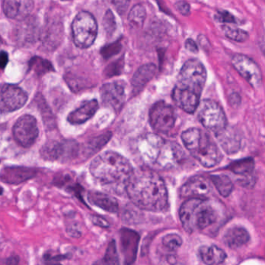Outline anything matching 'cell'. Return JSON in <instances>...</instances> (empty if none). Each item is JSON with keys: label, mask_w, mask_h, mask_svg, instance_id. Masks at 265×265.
Returning a JSON list of instances; mask_svg holds the SVG:
<instances>
[{"label": "cell", "mask_w": 265, "mask_h": 265, "mask_svg": "<svg viewBox=\"0 0 265 265\" xmlns=\"http://www.w3.org/2000/svg\"><path fill=\"white\" fill-rule=\"evenodd\" d=\"M34 6V3L31 0H6L3 9L9 18L24 21L32 12Z\"/></svg>", "instance_id": "ac0fdd59"}, {"label": "cell", "mask_w": 265, "mask_h": 265, "mask_svg": "<svg viewBox=\"0 0 265 265\" xmlns=\"http://www.w3.org/2000/svg\"><path fill=\"white\" fill-rule=\"evenodd\" d=\"M216 135H217L222 147L227 153H235L240 149V139L236 136L234 131L226 128L224 130L219 132Z\"/></svg>", "instance_id": "d4e9b609"}, {"label": "cell", "mask_w": 265, "mask_h": 265, "mask_svg": "<svg viewBox=\"0 0 265 265\" xmlns=\"http://www.w3.org/2000/svg\"><path fill=\"white\" fill-rule=\"evenodd\" d=\"M72 31L74 42L77 47L89 48L96 39L98 33V25L95 17L90 13L82 11L75 17Z\"/></svg>", "instance_id": "8992f818"}, {"label": "cell", "mask_w": 265, "mask_h": 265, "mask_svg": "<svg viewBox=\"0 0 265 265\" xmlns=\"http://www.w3.org/2000/svg\"><path fill=\"white\" fill-rule=\"evenodd\" d=\"M199 106V118L206 129L216 135L224 130L227 122L223 108L212 100H204Z\"/></svg>", "instance_id": "52a82bcc"}, {"label": "cell", "mask_w": 265, "mask_h": 265, "mask_svg": "<svg viewBox=\"0 0 265 265\" xmlns=\"http://www.w3.org/2000/svg\"><path fill=\"white\" fill-rule=\"evenodd\" d=\"M176 8L178 9V11L183 14V15H188L190 12V7L189 4L186 2H183V1H180V2L176 3L175 4Z\"/></svg>", "instance_id": "8d00e7d4"}, {"label": "cell", "mask_w": 265, "mask_h": 265, "mask_svg": "<svg viewBox=\"0 0 265 265\" xmlns=\"http://www.w3.org/2000/svg\"><path fill=\"white\" fill-rule=\"evenodd\" d=\"M4 194V188L0 186V196Z\"/></svg>", "instance_id": "b9f144b4"}, {"label": "cell", "mask_w": 265, "mask_h": 265, "mask_svg": "<svg viewBox=\"0 0 265 265\" xmlns=\"http://www.w3.org/2000/svg\"><path fill=\"white\" fill-rule=\"evenodd\" d=\"M206 78L207 72L202 62L197 59H190L181 68L175 87L201 97Z\"/></svg>", "instance_id": "5b68a950"}, {"label": "cell", "mask_w": 265, "mask_h": 265, "mask_svg": "<svg viewBox=\"0 0 265 265\" xmlns=\"http://www.w3.org/2000/svg\"><path fill=\"white\" fill-rule=\"evenodd\" d=\"M139 235L130 229L121 230V246L125 265H131L136 259Z\"/></svg>", "instance_id": "d6986e66"}, {"label": "cell", "mask_w": 265, "mask_h": 265, "mask_svg": "<svg viewBox=\"0 0 265 265\" xmlns=\"http://www.w3.org/2000/svg\"><path fill=\"white\" fill-rule=\"evenodd\" d=\"M250 234L246 229L239 226L230 228L223 236V242L228 247L237 249L248 243Z\"/></svg>", "instance_id": "7402d4cb"}, {"label": "cell", "mask_w": 265, "mask_h": 265, "mask_svg": "<svg viewBox=\"0 0 265 265\" xmlns=\"http://www.w3.org/2000/svg\"><path fill=\"white\" fill-rule=\"evenodd\" d=\"M37 175L34 168L26 166H6L0 170V182L8 185H21L28 182Z\"/></svg>", "instance_id": "2e32d148"}, {"label": "cell", "mask_w": 265, "mask_h": 265, "mask_svg": "<svg viewBox=\"0 0 265 265\" xmlns=\"http://www.w3.org/2000/svg\"><path fill=\"white\" fill-rule=\"evenodd\" d=\"M78 150V143L74 141H51L41 148V155L46 160H66L76 156Z\"/></svg>", "instance_id": "30bf717a"}, {"label": "cell", "mask_w": 265, "mask_h": 265, "mask_svg": "<svg viewBox=\"0 0 265 265\" xmlns=\"http://www.w3.org/2000/svg\"><path fill=\"white\" fill-rule=\"evenodd\" d=\"M262 51H263V54H264L265 55V42L264 44H263V48H262Z\"/></svg>", "instance_id": "7bdbcfd3"}, {"label": "cell", "mask_w": 265, "mask_h": 265, "mask_svg": "<svg viewBox=\"0 0 265 265\" xmlns=\"http://www.w3.org/2000/svg\"><path fill=\"white\" fill-rule=\"evenodd\" d=\"M126 190L131 202L140 209L158 212L169 207L166 185L155 171L143 169L134 172Z\"/></svg>", "instance_id": "6da1fadb"}, {"label": "cell", "mask_w": 265, "mask_h": 265, "mask_svg": "<svg viewBox=\"0 0 265 265\" xmlns=\"http://www.w3.org/2000/svg\"><path fill=\"white\" fill-rule=\"evenodd\" d=\"M99 108V104L96 100L86 101L78 109L72 111L68 116V122L72 125H81L94 116Z\"/></svg>", "instance_id": "ffe728a7"}, {"label": "cell", "mask_w": 265, "mask_h": 265, "mask_svg": "<svg viewBox=\"0 0 265 265\" xmlns=\"http://www.w3.org/2000/svg\"><path fill=\"white\" fill-rule=\"evenodd\" d=\"M19 264V257L17 256H11L5 259L1 265H18Z\"/></svg>", "instance_id": "ab89813d"}, {"label": "cell", "mask_w": 265, "mask_h": 265, "mask_svg": "<svg viewBox=\"0 0 265 265\" xmlns=\"http://www.w3.org/2000/svg\"><path fill=\"white\" fill-rule=\"evenodd\" d=\"M199 255L206 265H219L223 263L226 258L224 250L215 245L202 246L199 249Z\"/></svg>", "instance_id": "603a6c76"}, {"label": "cell", "mask_w": 265, "mask_h": 265, "mask_svg": "<svg viewBox=\"0 0 265 265\" xmlns=\"http://www.w3.org/2000/svg\"><path fill=\"white\" fill-rule=\"evenodd\" d=\"M9 62V55L7 52L0 51V69H4Z\"/></svg>", "instance_id": "f35d334b"}, {"label": "cell", "mask_w": 265, "mask_h": 265, "mask_svg": "<svg viewBox=\"0 0 265 265\" xmlns=\"http://www.w3.org/2000/svg\"><path fill=\"white\" fill-rule=\"evenodd\" d=\"M212 191L209 180L204 176H192L180 189V195L189 199H203Z\"/></svg>", "instance_id": "9a60e30c"}, {"label": "cell", "mask_w": 265, "mask_h": 265, "mask_svg": "<svg viewBox=\"0 0 265 265\" xmlns=\"http://www.w3.org/2000/svg\"><path fill=\"white\" fill-rule=\"evenodd\" d=\"M89 169L91 174L102 185H124L125 187L135 172L126 158L112 151L95 157Z\"/></svg>", "instance_id": "7a4b0ae2"}, {"label": "cell", "mask_w": 265, "mask_h": 265, "mask_svg": "<svg viewBox=\"0 0 265 265\" xmlns=\"http://www.w3.org/2000/svg\"><path fill=\"white\" fill-rule=\"evenodd\" d=\"M184 154V151L179 144L172 142H165L157 159L156 164L163 169L173 167L182 161Z\"/></svg>", "instance_id": "e0dca14e"}, {"label": "cell", "mask_w": 265, "mask_h": 265, "mask_svg": "<svg viewBox=\"0 0 265 265\" xmlns=\"http://www.w3.org/2000/svg\"><path fill=\"white\" fill-rule=\"evenodd\" d=\"M162 244L170 251H175L182 245V239L179 235L172 233L164 236Z\"/></svg>", "instance_id": "d6a6232c"}, {"label": "cell", "mask_w": 265, "mask_h": 265, "mask_svg": "<svg viewBox=\"0 0 265 265\" xmlns=\"http://www.w3.org/2000/svg\"><path fill=\"white\" fill-rule=\"evenodd\" d=\"M13 132L17 143L23 147H30L37 140L39 134L36 118L32 115H23L14 125Z\"/></svg>", "instance_id": "9c48e42d"}, {"label": "cell", "mask_w": 265, "mask_h": 265, "mask_svg": "<svg viewBox=\"0 0 265 265\" xmlns=\"http://www.w3.org/2000/svg\"><path fill=\"white\" fill-rule=\"evenodd\" d=\"M181 222L188 233L204 230L217 222L219 212L214 205L204 199H189L179 212Z\"/></svg>", "instance_id": "3957f363"}, {"label": "cell", "mask_w": 265, "mask_h": 265, "mask_svg": "<svg viewBox=\"0 0 265 265\" xmlns=\"http://www.w3.org/2000/svg\"><path fill=\"white\" fill-rule=\"evenodd\" d=\"M156 72L157 67L154 64H146L138 68L132 79L134 93L138 94L141 92L147 84L153 79Z\"/></svg>", "instance_id": "44dd1931"}, {"label": "cell", "mask_w": 265, "mask_h": 265, "mask_svg": "<svg viewBox=\"0 0 265 265\" xmlns=\"http://www.w3.org/2000/svg\"><path fill=\"white\" fill-rule=\"evenodd\" d=\"M172 265H182V264H176V263H175V264H172Z\"/></svg>", "instance_id": "ee69618b"}, {"label": "cell", "mask_w": 265, "mask_h": 265, "mask_svg": "<svg viewBox=\"0 0 265 265\" xmlns=\"http://www.w3.org/2000/svg\"><path fill=\"white\" fill-rule=\"evenodd\" d=\"M91 220L94 224L100 226V227L107 228L109 226L107 221L104 219L103 218L99 217V216H91Z\"/></svg>", "instance_id": "74e56055"}, {"label": "cell", "mask_w": 265, "mask_h": 265, "mask_svg": "<svg viewBox=\"0 0 265 265\" xmlns=\"http://www.w3.org/2000/svg\"><path fill=\"white\" fill-rule=\"evenodd\" d=\"M88 199L92 205L109 212H116L119 209L117 201L113 197L100 193L90 192L88 193Z\"/></svg>", "instance_id": "cb8c5ba5"}, {"label": "cell", "mask_w": 265, "mask_h": 265, "mask_svg": "<svg viewBox=\"0 0 265 265\" xmlns=\"http://www.w3.org/2000/svg\"><path fill=\"white\" fill-rule=\"evenodd\" d=\"M165 141L162 137L154 133H148L140 138L138 142V150L140 156L146 163H156Z\"/></svg>", "instance_id": "4fadbf2b"}, {"label": "cell", "mask_w": 265, "mask_h": 265, "mask_svg": "<svg viewBox=\"0 0 265 265\" xmlns=\"http://www.w3.org/2000/svg\"><path fill=\"white\" fill-rule=\"evenodd\" d=\"M94 265H120L116 242L114 240L110 242L106 249L105 256L100 260H97Z\"/></svg>", "instance_id": "f546056e"}, {"label": "cell", "mask_w": 265, "mask_h": 265, "mask_svg": "<svg viewBox=\"0 0 265 265\" xmlns=\"http://www.w3.org/2000/svg\"><path fill=\"white\" fill-rule=\"evenodd\" d=\"M146 18V10L143 6L138 4L132 7L129 16H128V22L131 28L138 29L143 26Z\"/></svg>", "instance_id": "83f0119b"}, {"label": "cell", "mask_w": 265, "mask_h": 265, "mask_svg": "<svg viewBox=\"0 0 265 265\" xmlns=\"http://www.w3.org/2000/svg\"><path fill=\"white\" fill-rule=\"evenodd\" d=\"M121 49V45L119 42H115L112 45H106L101 49V53L105 58H109L113 55L119 53Z\"/></svg>", "instance_id": "e575fe53"}, {"label": "cell", "mask_w": 265, "mask_h": 265, "mask_svg": "<svg viewBox=\"0 0 265 265\" xmlns=\"http://www.w3.org/2000/svg\"><path fill=\"white\" fill-rule=\"evenodd\" d=\"M211 181L222 196L228 197L233 192V182L226 175H213L211 176Z\"/></svg>", "instance_id": "484cf974"}, {"label": "cell", "mask_w": 265, "mask_h": 265, "mask_svg": "<svg viewBox=\"0 0 265 265\" xmlns=\"http://www.w3.org/2000/svg\"><path fill=\"white\" fill-rule=\"evenodd\" d=\"M175 111L171 105L164 101H159L152 107L150 111V122L157 132L167 133L175 126Z\"/></svg>", "instance_id": "ba28073f"}, {"label": "cell", "mask_w": 265, "mask_h": 265, "mask_svg": "<svg viewBox=\"0 0 265 265\" xmlns=\"http://www.w3.org/2000/svg\"><path fill=\"white\" fill-rule=\"evenodd\" d=\"M228 169L238 175H249L254 169V160L252 158H245L235 161L228 166Z\"/></svg>", "instance_id": "4316f807"}, {"label": "cell", "mask_w": 265, "mask_h": 265, "mask_svg": "<svg viewBox=\"0 0 265 265\" xmlns=\"http://www.w3.org/2000/svg\"><path fill=\"white\" fill-rule=\"evenodd\" d=\"M29 68L38 75H42L55 70L52 64L44 58L35 56L31 58L29 62Z\"/></svg>", "instance_id": "f1b7e54d"}, {"label": "cell", "mask_w": 265, "mask_h": 265, "mask_svg": "<svg viewBox=\"0 0 265 265\" xmlns=\"http://www.w3.org/2000/svg\"><path fill=\"white\" fill-rule=\"evenodd\" d=\"M232 65L252 87L256 89L260 86L262 82L261 70L252 58L237 54L232 58Z\"/></svg>", "instance_id": "7c38bea8"}, {"label": "cell", "mask_w": 265, "mask_h": 265, "mask_svg": "<svg viewBox=\"0 0 265 265\" xmlns=\"http://www.w3.org/2000/svg\"><path fill=\"white\" fill-rule=\"evenodd\" d=\"M100 96L105 106L115 111H119L126 99L125 89L120 82H109L102 85Z\"/></svg>", "instance_id": "5bb4252c"}, {"label": "cell", "mask_w": 265, "mask_h": 265, "mask_svg": "<svg viewBox=\"0 0 265 265\" xmlns=\"http://www.w3.org/2000/svg\"><path fill=\"white\" fill-rule=\"evenodd\" d=\"M182 140L191 155L205 167H213L222 160L223 156L217 145L206 132L199 128H192L185 131Z\"/></svg>", "instance_id": "277c9868"}, {"label": "cell", "mask_w": 265, "mask_h": 265, "mask_svg": "<svg viewBox=\"0 0 265 265\" xmlns=\"http://www.w3.org/2000/svg\"><path fill=\"white\" fill-rule=\"evenodd\" d=\"M111 138V133L103 134L102 135L96 137L95 139H92L90 142H88L86 148L87 155L90 156L95 152H98L101 148L103 147L106 142H109Z\"/></svg>", "instance_id": "4dcf8cb0"}, {"label": "cell", "mask_w": 265, "mask_h": 265, "mask_svg": "<svg viewBox=\"0 0 265 265\" xmlns=\"http://www.w3.org/2000/svg\"><path fill=\"white\" fill-rule=\"evenodd\" d=\"M216 19L220 21V22L227 23V24H235L236 23V18L227 11H219V12H218Z\"/></svg>", "instance_id": "d590c367"}, {"label": "cell", "mask_w": 265, "mask_h": 265, "mask_svg": "<svg viewBox=\"0 0 265 265\" xmlns=\"http://www.w3.org/2000/svg\"><path fill=\"white\" fill-rule=\"evenodd\" d=\"M103 25L105 32L107 33L109 36H111L116 31V20H115V17H114L112 11H108L107 12L105 13L103 20Z\"/></svg>", "instance_id": "836d02e7"}, {"label": "cell", "mask_w": 265, "mask_h": 265, "mask_svg": "<svg viewBox=\"0 0 265 265\" xmlns=\"http://www.w3.org/2000/svg\"><path fill=\"white\" fill-rule=\"evenodd\" d=\"M28 101V95L21 88L4 84L0 85V111L10 113L21 109Z\"/></svg>", "instance_id": "8fae6325"}, {"label": "cell", "mask_w": 265, "mask_h": 265, "mask_svg": "<svg viewBox=\"0 0 265 265\" xmlns=\"http://www.w3.org/2000/svg\"><path fill=\"white\" fill-rule=\"evenodd\" d=\"M185 48H187L189 51L194 52V53L198 52L197 45H196V43H195V41H194L193 40H187L186 43H185Z\"/></svg>", "instance_id": "60d3db41"}, {"label": "cell", "mask_w": 265, "mask_h": 265, "mask_svg": "<svg viewBox=\"0 0 265 265\" xmlns=\"http://www.w3.org/2000/svg\"><path fill=\"white\" fill-rule=\"evenodd\" d=\"M223 29L225 35L233 41H237V42H244L248 39V33H246V31H243L240 28L226 25L223 27Z\"/></svg>", "instance_id": "1f68e13d"}]
</instances>
